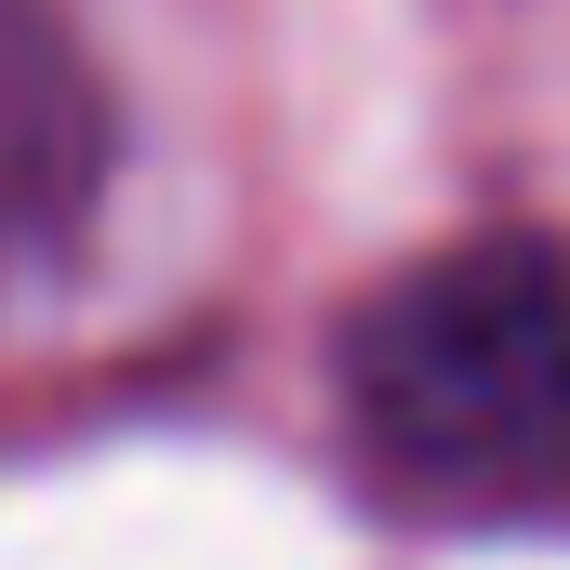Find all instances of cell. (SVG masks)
Segmentation results:
<instances>
[{"label":"cell","instance_id":"6da1fadb","mask_svg":"<svg viewBox=\"0 0 570 570\" xmlns=\"http://www.w3.org/2000/svg\"><path fill=\"white\" fill-rule=\"evenodd\" d=\"M345 412L438 504L570 491V239L425 253L345 318Z\"/></svg>","mask_w":570,"mask_h":570}]
</instances>
